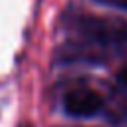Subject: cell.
Here are the masks:
<instances>
[{
  "label": "cell",
  "instance_id": "1",
  "mask_svg": "<svg viewBox=\"0 0 127 127\" xmlns=\"http://www.w3.org/2000/svg\"><path fill=\"white\" fill-rule=\"evenodd\" d=\"M73 32L79 38L77 50H87V58L89 52L121 54L127 50V26L119 20L83 14L75 18Z\"/></svg>",
  "mask_w": 127,
  "mask_h": 127
},
{
  "label": "cell",
  "instance_id": "2",
  "mask_svg": "<svg viewBox=\"0 0 127 127\" xmlns=\"http://www.w3.org/2000/svg\"><path fill=\"white\" fill-rule=\"evenodd\" d=\"M103 109V97L91 87H73L64 95V111L69 117L87 119Z\"/></svg>",
  "mask_w": 127,
  "mask_h": 127
},
{
  "label": "cell",
  "instance_id": "3",
  "mask_svg": "<svg viewBox=\"0 0 127 127\" xmlns=\"http://www.w3.org/2000/svg\"><path fill=\"white\" fill-rule=\"evenodd\" d=\"M99 4H105V6H111V8H117V10H123L127 12V0H95Z\"/></svg>",
  "mask_w": 127,
  "mask_h": 127
},
{
  "label": "cell",
  "instance_id": "4",
  "mask_svg": "<svg viewBox=\"0 0 127 127\" xmlns=\"http://www.w3.org/2000/svg\"><path fill=\"white\" fill-rule=\"evenodd\" d=\"M117 81H119L123 87H127V65L121 67V69L117 71Z\"/></svg>",
  "mask_w": 127,
  "mask_h": 127
}]
</instances>
